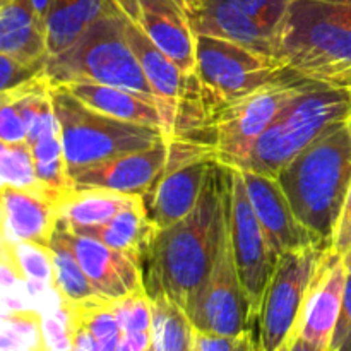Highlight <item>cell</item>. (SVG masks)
<instances>
[{"instance_id": "30", "label": "cell", "mask_w": 351, "mask_h": 351, "mask_svg": "<svg viewBox=\"0 0 351 351\" xmlns=\"http://www.w3.org/2000/svg\"><path fill=\"white\" fill-rule=\"evenodd\" d=\"M112 308L123 335L127 332H153V298L149 297L146 288L112 302Z\"/></svg>"}, {"instance_id": "3", "label": "cell", "mask_w": 351, "mask_h": 351, "mask_svg": "<svg viewBox=\"0 0 351 351\" xmlns=\"http://www.w3.org/2000/svg\"><path fill=\"white\" fill-rule=\"evenodd\" d=\"M274 55L305 77L351 88V0H293Z\"/></svg>"}, {"instance_id": "23", "label": "cell", "mask_w": 351, "mask_h": 351, "mask_svg": "<svg viewBox=\"0 0 351 351\" xmlns=\"http://www.w3.org/2000/svg\"><path fill=\"white\" fill-rule=\"evenodd\" d=\"M119 10L113 0H51L45 17L48 55L67 50L96 21Z\"/></svg>"}, {"instance_id": "39", "label": "cell", "mask_w": 351, "mask_h": 351, "mask_svg": "<svg viewBox=\"0 0 351 351\" xmlns=\"http://www.w3.org/2000/svg\"><path fill=\"white\" fill-rule=\"evenodd\" d=\"M31 2H33L34 10H36V14L40 16V19L43 21V24H45V17H47L48 7H50L51 0H31Z\"/></svg>"}, {"instance_id": "28", "label": "cell", "mask_w": 351, "mask_h": 351, "mask_svg": "<svg viewBox=\"0 0 351 351\" xmlns=\"http://www.w3.org/2000/svg\"><path fill=\"white\" fill-rule=\"evenodd\" d=\"M154 351H194L195 329L182 307L165 295L153 297Z\"/></svg>"}, {"instance_id": "13", "label": "cell", "mask_w": 351, "mask_h": 351, "mask_svg": "<svg viewBox=\"0 0 351 351\" xmlns=\"http://www.w3.org/2000/svg\"><path fill=\"white\" fill-rule=\"evenodd\" d=\"M57 228L74 250L93 287L106 302L120 300L129 293L146 288L143 266L134 257L110 249L98 239L72 232L60 219Z\"/></svg>"}, {"instance_id": "17", "label": "cell", "mask_w": 351, "mask_h": 351, "mask_svg": "<svg viewBox=\"0 0 351 351\" xmlns=\"http://www.w3.org/2000/svg\"><path fill=\"white\" fill-rule=\"evenodd\" d=\"M125 38L139 60L141 69L154 93L161 117V130L165 141L170 139L177 117L178 99L187 88L189 75L173 64L134 21L125 16Z\"/></svg>"}, {"instance_id": "1", "label": "cell", "mask_w": 351, "mask_h": 351, "mask_svg": "<svg viewBox=\"0 0 351 351\" xmlns=\"http://www.w3.org/2000/svg\"><path fill=\"white\" fill-rule=\"evenodd\" d=\"M226 232V173L219 161L209 167L197 206L182 221L160 230L143 263L149 297L165 295L187 311L211 274Z\"/></svg>"}, {"instance_id": "12", "label": "cell", "mask_w": 351, "mask_h": 351, "mask_svg": "<svg viewBox=\"0 0 351 351\" xmlns=\"http://www.w3.org/2000/svg\"><path fill=\"white\" fill-rule=\"evenodd\" d=\"M185 314L195 331L208 335L237 336L250 329V322L254 321L252 311L237 271L228 219L211 274L192 298Z\"/></svg>"}, {"instance_id": "9", "label": "cell", "mask_w": 351, "mask_h": 351, "mask_svg": "<svg viewBox=\"0 0 351 351\" xmlns=\"http://www.w3.org/2000/svg\"><path fill=\"white\" fill-rule=\"evenodd\" d=\"M223 167L226 173V219L233 256L240 283L250 304L252 319L257 321L264 291L280 256L271 247L269 239L254 211L242 170L226 165Z\"/></svg>"}, {"instance_id": "18", "label": "cell", "mask_w": 351, "mask_h": 351, "mask_svg": "<svg viewBox=\"0 0 351 351\" xmlns=\"http://www.w3.org/2000/svg\"><path fill=\"white\" fill-rule=\"evenodd\" d=\"M189 23L195 36H211L274 55V36L233 0H194Z\"/></svg>"}, {"instance_id": "5", "label": "cell", "mask_w": 351, "mask_h": 351, "mask_svg": "<svg viewBox=\"0 0 351 351\" xmlns=\"http://www.w3.org/2000/svg\"><path fill=\"white\" fill-rule=\"evenodd\" d=\"M45 74L51 86L96 82L130 89L154 99L153 89L125 38V14L120 10L96 21L67 50L48 57Z\"/></svg>"}, {"instance_id": "33", "label": "cell", "mask_w": 351, "mask_h": 351, "mask_svg": "<svg viewBox=\"0 0 351 351\" xmlns=\"http://www.w3.org/2000/svg\"><path fill=\"white\" fill-rule=\"evenodd\" d=\"M0 139L5 144H16L27 141V129L23 115L14 103H2L0 113Z\"/></svg>"}, {"instance_id": "2", "label": "cell", "mask_w": 351, "mask_h": 351, "mask_svg": "<svg viewBox=\"0 0 351 351\" xmlns=\"http://www.w3.org/2000/svg\"><path fill=\"white\" fill-rule=\"evenodd\" d=\"M281 189L312 242L331 249L351 187L348 122L326 130L276 175Z\"/></svg>"}, {"instance_id": "8", "label": "cell", "mask_w": 351, "mask_h": 351, "mask_svg": "<svg viewBox=\"0 0 351 351\" xmlns=\"http://www.w3.org/2000/svg\"><path fill=\"white\" fill-rule=\"evenodd\" d=\"M312 81L314 79L288 69L257 91L225 103L215 123L216 160L226 167L242 168L278 113Z\"/></svg>"}, {"instance_id": "40", "label": "cell", "mask_w": 351, "mask_h": 351, "mask_svg": "<svg viewBox=\"0 0 351 351\" xmlns=\"http://www.w3.org/2000/svg\"><path fill=\"white\" fill-rule=\"evenodd\" d=\"M343 263H345L346 271H348V274H351V250H350L348 254H346L345 257H343Z\"/></svg>"}, {"instance_id": "36", "label": "cell", "mask_w": 351, "mask_h": 351, "mask_svg": "<svg viewBox=\"0 0 351 351\" xmlns=\"http://www.w3.org/2000/svg\"><path fill=\"white\" fill-rule=\"evenodd\" d=\"M332 254L338 257H345L351 250V187L346 195L345 206H343L341 216H339L338 226H336L335 239L331 243Z\"/></svg>"}, {"instance_id": "41", "label": "cell", "mask_w": 351, "mask_h": 351, "mask_svg": "<svg viewBox=\"0 0 351 351\" xmlns=\"http://www.w3.org/2000/svg\"><path fill=\"white\" fill-rule=\"evenodd\" d=\"M146 351H154V350H153V346H149V348H147Z\"/></svg>"}, {"instance_id": "19", "label": "cell", "mask_w": 351, "mask_h": 351, "mask_svg": "<svg viewBox=\"0 0 351 351\" xmlns=\"http://www.w3.org/2000/svg\"><path fill=\"white\" fill-rule=\"evenodd\" d=\"M346 280H348V271L343 263V257H338L331 250V256L326 261L308 295L298 329L302 338L322 350L329 351L331 348L332 335L341 314Z\"/></svg>"}, {"instance_id": "37", "label": "cell", "mask_w": 351, "mask_h": 351, "mask_svg": "<svg viewBox=\"0 0 351 351\" xmlns=\"http://www.w3.org/2000/svg\"><path fill=\"white\" fill-rule=\"evenodd\" d=\"M153 343V332H127L122 335L115 351H146Z\"/></svg>"}, {"instance_id": "31", "label": "cell", "mask_w": 351, "mask_h": 351, "mask_svg": "<svg viewBox=\"0 0 351 351\" xmlns=\"http://www.w3.org/2000/svg\"><path fill=\"white\" fill-rule=\"evenodd\" d=\"M194 351H261L259 339L254 338L252 329L237 336L208 335L195 331Z\"/></svg>"}, {"instance_id": "27", "label": "cell", "mask_w": 351, "mask_h": 351, "mask_svg": "<svg viewBox=\"0 0 351 351\" xmlns=\"http://www.w3.org/2000/svg\"><path fill=\"white\" fill-rule=\"evenodd\" d=\"M2 266L23 281L34 295L53 288V257L50 247L33 242H2Z\"/></svg>"}, {"instance_id": "24", "label": "cell", "mask_w": 351, "mask_h": 351, "mask_svg": "<svg viewBox=\"0 0 351 351\" xmlns=\"http://www.w3.org/2000/svg\"><path fill=\"white\" fill-rule=\"evenodd\" d=\"M158 232L160 230L147 215L144 197H137L132 204L123 208L108 223L88 233H81V235L98 239L110 249L134 257L143 266Z\"/></svg>"}, {"instance_id": "4", "label": "cell", "mask_w": 351, "mask_h": 351, "mask_svg": "<svg viewBox=\"0 0 351 351\" xmlns=\"http://www.w3.org/2000/svg\"><path fill=\"white\" fill-rule=\"evenodd\" d=\"M350 115L351 88L314 79L278 113L240 170L276 177L305 147Z\"/></svg>"}, {"instance_id": "21", "label": "cell", "mask_w": 351, "mask_h": 351, "mask_svg": "<svg viewBox=\"0 0 351 351\" xmlns=\"http://www.w3.org/2000/svg\"><path fill=\"white\" fill-rule=\"evenodd\" d=\"M62 86L79 101L103 115L161 129V117L156 101L139 93L96 82H71Z\"/></svg>"}, {"instance_id": "11", "label": "cell", "mask_w": 351, "mask_h": 351, "mask_svg": "<svg viewBox=\"0 0 351 351\" xmlns=\"http://www.w3.org/2000/svg\"><path fill=\"white\" fill-rule=\"evenodd\" d=\"M163 173L144 195L149 218L158 230L182 221L197 206L209 167L216 160L215 147L184 139H168Z\"/></svg>"}, {"instance_id": "16", "label": "cell", "mask_w": 351, "mask_h": 351, "mask_svg": "<svg viewBox=\"0 0 351 351\" xmlns=\"http://www.w3.org/2000/svg\"><path fill=\"white\" fill-rule=\"evenodd\" d=\"M250 202L278 256L312 242L311 235L295 218L293 209L276 177L242 170Z\"/></svg>"}, {"instance_id": "25", "label": "cell", "mask_w": 351, "mask_h": 351, "mask_svg": "<svg viewBox=\"0 0 351 351\" xmlns=\"http://www.w3.org/2000/svg\"><path fill=\"white\" fill-rule=\"evenodd\" d=\"M143 195H127L105 189H72L60 204V221L75 233H88L115 218Z\"/></svg>"}, {"instance_id": "7", "label": "cell", "mask_w": 351, "mask_h": 351, "mask_svg": "<svg viewBox=\"0 0 351 351\" xmlns=\"http://www.w3.org/2000/svg\"><path fill=\"white\" fill-rule=\"evenodd\" d=\"M329 256V247L307 243L278 257L257 315L261 351L281 350L298 335L307 298Z\"/></svg>"}, {"instance_id": "20", "label": "cell", "mask_w": 351, "mask_h": 351, "mask_svg": "<svg viewBox=\"0 0 351 351\" xmlns=\"http://www.w3.org/2000/svg\"><path fill=\"white\" fill-rule=\"evenodd\" d=\"M0 53L24 65L47 64L45 24L31 0H0Z\"/></svg>"}, {"instance_id": "15", "label": "cell", "mask_w": 351, "mask_h": 351, "mask_svg": "<svg viewBox=\"0 0 351 351\" xmlns=\"http://www.w3.org/2000/svg\"><path fill=\"white\" fill-rule=\"evenodd\" d=\"M62 201L47 191L2 185V242L48 247L60 219Z\"/></svg>"}, {"instance_id": "32", "label": "cell", "mask_w": 351, "mask_h": 351, "mask_svg": "<svg viewBox=\"0 0 351 351\" xmlns=\"http://www.w3.org/2000/svg\"><path fill=\"white\" fill-rule=\"evenodd\" d=\"M45 67H47V64L24 65L14 58L7 57V55L0 53V71H2V74H0V93L10 91V89H16L26 82L33 81L38 75L45 74Z\"/></svg>"}, {"instance_id": "35", "label": "cell", "mask_w": 351, "mask_h": 351, "mask_svg": "<svg viewBox=\"0 0 351 351\" xmlns=\"http://www.w3.org/2000/svg\"><path fill=\"white\" fill-rule=\"evenodd\" d=\"M329 351H351V274H348V280H346L341 314H339Z\"/></svg>"}, {"instance_id": "10", "label": "cell", "mask_w": 351, "mask_h": 351, "mask_svg": "<svg viewBox=\"0 0 351 351\" xmlns=\"http://www.w3.org/2000/svg\"><path fill=\"white\" fill-rule=\"evenodd\" d=\"M287 71L278 57L232 41L211 36H197L195 41V77L223 103L257 91Z\"/></svg>"}, {"instance_id": "6", "label": "cell", "mask_w": 351, "mask_h": 351, "mask_svg": "<svg viewBox=\"0 0 351 351\" xmlns=\"http://www.w3.org/2000/svg\"><path fill=\"white\" fill-rule=\"evenodd\" d=\"M51 101L60 123L64 156L71 178L93 165L132 151L147 149L165 141L158 127L103 115L79 101L64 86L51 88Z\"/></svg>"}, {"instance_id": "22", "label": "cell", "mask_w": 351, "mask_h": 351, "mask_svg": "<svg viewBox=\"0 0 351 351\" xmlns=\"http://www.w3.org/2000/svg\"><path fill=\"white\" fill-rule=\"evenodd\" d=\"M134 23L185 74L195 71V41L187 17L178 10L143 7Z\"/></svg>"}, {"instance_id": "26", "label": "cell", "mask_w": 351, "mask_h": 351, "mask_svg": "<svg viewBox=\"0 0 351 351\" xmlns=\"http://www.w3.org/2000/svg\"><path fill=\"white\" fill-rule=\"evenodd\" d=\"M51 257H53V290L58 302L67 305H82L89 302L105 300L93 287L91 280L79 264L74 250L67 243L60 230H55L50 242Z\"/></svg>"}, {"instance_id": "14", "label": "cell", "mask_w": 351, "mask_h": 351, "mask_svg": "<svg viewBox=\"0 0 351 351\" xmlns=\"http://www.w3.org/2000/svg\"><path fill=\"white\" fill-rule=\"evenodd\" d=\"M168 143L161 141L147 149L120 154L84 168L72 177L74 189H105L127 195H146L163 173Z\"/></svg>"}, {"instance_id": "34", "label": "cell", "mask_w": 351, "mask_h": 351, "mask_svg": "<svg viewBox=\"0 0 351 351\" xmlns=\"http://www.w3.org/2000/svg\"><path fill=\"white\" fill-rule=\"evenodd\" d=\"M113 3H115V5L120 9V12L125 14L130 21H136L137 14H139V10L143 9V7L178 10V12H182L185 17H187L194 0H113Z\"/></svg>"}, {"instance_id": "38", "label": "cell", "mask_w": 351, "mask_h": 351, "mask_svg": "<svg viewBox=\"0 0 351 351\" xmlns=\"http://www.w3.org/2000/svg\"><path fill=\"white\" fill-rule=\"evenodd\" d=\"M278 351H328V350L319 348V346L312 345V343H308L307 339L302 338L300 335H297L290 343H287L283 348L278 350Z\"/></svg>"}, {"instance_id": "29", "label": "cell", "mask_w": 351, "mask_h": 351, "mask_svg": "<svg viewBox=\"0 0 351 351\" xmlns=\"http://www.w3.org/2000/svg\"><path fill=\"white\" fill-rule=\"evenodd\" d=\"M0 175H2V185L23 189V191H47L36 177L33 149L27 141L0 144Z\"/></svg>"}]
</instances>
